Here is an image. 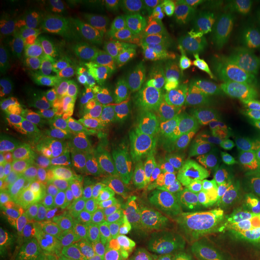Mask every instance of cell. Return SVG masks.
I'll return each mask as SVG.
<instances>
[{
  "label": "cell",
  "instance_id": "cell-1",
  "mask_svg": "<svg viewBox=\"0 0 260 260\" xmlns=\"http://www.w3.org/2000/svg\"><path fill=\"white\" fill-rule=\"evenodd\" d=\"M102 68L110 79L147 87L169 99H188L198 92L177 46L151 38L128 34L115 38Z\"/></svg>",
  "mask_w": 260,
  "mask_h": 260
},
{
  "label": "cell",
  "instance_id": "cell-2",
  "mask_svg": "<svg viewBox=\"0 0 260 260\" xmlns=\"http://www.w3.org/2000/svg\"><path fill=\"white\" fill-rule=\"evenodd\" d=\"M195 84L214 100L237 111H253L258 89L245 75L195 46H177Z\"/></svg>",
  "mask_w": 260,
  "mask_h": 260
},
{
  "label": "cell",
  "instance_id": "cell-3",
  "mask_svg": "<svg viewBox=\"0 0 260 260\" xmlns=\"http://www.w3.org/2000/svg\"><path fill=\"white\" fill-rule=\"evenodd\" d=\"M111 41L99 25L89 22L71 23L52 44L44 45L42 67L45 74L58 67L95 71L98 65L103 63Z\"/></svg>",
  "mask_w": 260,
  "mask_h": 260
},
{
  "label": "cell",
  "instance_id": "cell-4",
  "mask_svg": "<svg viewBox=\"0 0 260 260\" xmlns=\"http://www.w3.org/2000/svg\"><path fill=\"white\" fill-rule=\"evenodd\" d=\"M191 140L206 151L226 154L233 151L247 123L212 105L188 110L182 118Z\"/></svg>",
  "mask_w": 260,
  "mask_h": 260
},
{
  "label": "cell",
  "instance_id": "cell-5",
  "mask_svg": "<svg viewBox=\"0 0 260 260\" xmlns=\"http://www.w3.org/2000/svg\"><path fill=\"white\" fill-rule=\"evenodd\" d=\"M44 46L28 44L17 35L6 38L0 51V79L3 89L18 90L31 87L45 76Z\"/></svg>",
  "mask_w": 260,
  "mask_h": 260
},
{
  "label": "cell",
  "instance_id": "cell-6",
  "mask_svg": "<svg viewBox=\"0 0 260 260\" xmlns=\"http://www.w3.org/2000/svg\"><path fill=\"white\" fill-rule=\"evenodd\" d=\"M74 189L88 209L96 213L138 217L155 197L142 189H113L96 180L75 178Z\"/></svg>",
  "mask_w": 260,
  "mask_h": 260
},
{
  "label": "cell",
  "instance_id": "cell-7",
  "mask_svg": "<svg viewBox=\"0 0 260 260\" xmlns=\"http://www.w3.org/2000/svg\"><path fill=\"white\" fill-rule=\"evenodd\" d=\"M47 79L59 100L61 115L86 109L103 83L102 74L98 71H77L67 67L50 71Z\"/></svg>",
  "mask_w": 260,
  "mask_h": 260
},
{
  "label": "cell",
  "instance_id": "cell-8",
  "mask_svg": "<svg viewBox=\"0 0 260 260\" xmlns=\"http://www.w3.org/2000/svg\"><path fill=\"white\" fill-rule=\"evenodd\" d=\"M27 104L28 126L35 141L42 146H51L54 133L60 125L61 109L56 94L51 88L47 75L35 82Z\"/></svg>",
  "mask_w": 260,
  "mask_h": 260
},
{
  "label": "cell",
  "instance_id": "cell-9",
  "mask_svg": "<svg viewBox=\"0 0 260 260\" xmlns=\"http://www.w3.org/2000/svg\"><path fill=\"white\" fill-rule=\"evenodd\" d=\"M211 48L217 58L225 61L234 69L248 79L260 88V39L239 37L224 32L206 34Z\"/></svg>",
  "mask_w": 260,
  "mask_h": 260
},
{
  "label": "cell",
  "instance_id": "cell-10",
  "mask_svg": "<svg viewBox=\"0 0 260 260\" xmlns=\"http://www.w3.org/2000/svg\"><path fill=\"white\" fill-rule=\"evenodd\" d=\"M211 161L243 207L255 212L260 207V165L245 161L230 153L216 155Z\"/></svg>",
  "mask_w": 260,
  "mask_h": 260
},
{
  "label": "cell",
  "instance_id": "cell-11",
  "mask_svg": "<svg viewBox=\"0 0 260 260\" xmlns=\"http://www.w3.org/2000/svg\"><path fill=\"white\" fill-rule=\"evenodd\" d=\"M94 98L102 106L107 124L116 138L135 146L146 140V126L133 104L115 90H98Z\"/></svg>",
  "mask_w": 260,
  "mask_h": 260
},
{
  "label": "cell",
  "instance_id": "cell-12",
  "mask_svg": "<svg viewBox=\"0 0 260 260\" xmlns=\"http://www.w3.org/2000/svg\"><path fill=\"white\" fill-rule=\"evenodd\" d=\"M59 128L63 142L106 145L115 138L95 98L82 111L61 115Z\"/></svg>",
  "mask_w": 260,
  "mask_h": 260
},
{
  "label": "cell",
  "instance_id": "cell-13",
  "mask_svg": "<svg viewBox=\"0 0 260 260\" xmlns=\"http://www.w3.org/2000/svg\"><path fill=\"white\" fill-rule=\"evenodd\" d=\"M25 168L24 136L19 123L5 110L0 117V178L12 184Z\"/></svg>",
  "mask_w": 260,
  "mask_h": 260
},
{
  "label": "cell",
  "instance_id": "cell-14",
  "mask_svg": "<svg viewBox=\"0 0 260 260\" xmlns=\"http://www.w3.org/2000/svg\"><path fill=\"white\" fill-rule=\"evenodd\" d=\"M139 152L135 146L115 136L106 144L105 158L96 181L107 188L125 189L133 177V160Z\"/></svg>",
  "mask_w": 260,
  "mask_h": 260
},
{
  "label": "cell",
  "instance_id": "cell-15",
  "mask_svg": "<svg viewBox=\"0 0 260 260\" xmlns=\"http://www.w3.org/2000/svg\"><path fill=\"white\" fill-rule=\"evenodd\" d=\"M117 18L122 28L148 38L155 35L164 28V16L157 3L149 0H125L116 6Z\"/></svg>",
  "mask_w": 260,
  "mask_h": 260
},
{
  "label": "cell",
  "instance_id": "cell-16",
  "mask_svg": "<svg viewBox=\"0 0 260 260\" xmlns=\"http://www.w3.org/2000/svg\"><path fill=\"white\" fill-rule=\"evenodd\" d=\"M34 220L30 201L19 193H10L0 199V241L2 245L27 235Z\"/></svg>",
  "mask_w": 260,
  "mask_h": 260
},
{
  "label": "cell",
  "instance_id": "cell-17",
  "mask_svg": "<svg viewBox=\"0 0 260 260\" xmlns=\"http://www.w3.org/2000/svg\"><path fill=\"white\" fill-rule=\"evenodd\" d=\"M71 260H126L117 248L113 232L102 228H84L74 236Z\"/></svg>",
  "mask_w": 260,
  "mask_h": 260
},
{
  "label": "cell",
  "instance_id": "cell-18",
  "mask_svg": "<svg viewBox=\"0 0 260 260\" xmlns=\"http://www.w3.org/2000/svg\"><path fill=\"white\" fill-rule=\"evenodd\" d=\"M106 153V145L86 142H63L59 160L64 167L81 176L99 174Z\"/></svg>",
  "mask_w": 260,
  "mask_h": 260
},
{
  "label": "cell",
  "instance_id": "cell-19",
  "mask_svg": "<svg viewBox=\"0 0 260 260\" xmlns=\"http://www.w3.org/2000/svg\"><path fill=\"white\" fill-rule=\"evenodd\" d=\"M178 154L174 146L158 141L145 151H140L133 160V178L144 183L165 169L178 164Z\"/></svg>",
  "mask_w": 260,
  "mask_h": 260
},
{
  "label": "cell",
  "instance_id": "cell-20",
  "mask_svg": "<svg viewBox=\"0 0 260 260\" xmlns=\"http://www.w3.org/2000/svg\"><path fill=\"white\" fill-rule=\"evenodd\" d=\"M174 201L169 198H154L148 206L135 217L142 229L145 243L157 245L168 239Z\"/></svg>",
  "mask_w": 260,
  "mask_h": 260
},
{
  "label": "cell",
  "instance_id": "cell-21",
  "mask_svg": "<svg viewBox=\"0 0 260 260\" xmlns=\"http://www.w3.org/2000/svg\"><path fill=\"white\" fill-rule=\"evenodd\" d=\"M191 183L209 187L217 195V216L214 218L232 219L240 211V201L224 183L217 169L210 167L195 168L191 172Z\"/></svg>",
  "mask_w": 260,
  "mask_h": 260
},
{
  "label": "cell",
  "instance_id": "cell-22",
  "mask_svg": "<svg viewBox=\"0 0 260 260\" xmlns=\"http://www.w3.org/2000/svg\"><path fill=\"white\" fill-rule=\"evenodd\" d=\"M237 235L230 219L214 218L200 243V260H216L228 249L237 247Z\"/></svg>",
  "mask_w": 260,
  "mask_h": 260
},
{
  "label": "cell",
  "instance_id": "cell-23",
  "mask_svg": "<svg viewBox=\"0 0 260 260\" xmlns=\"http://www.w3.org/2000/svg\"><path fill=\"white\" fill-rule=\"evenodd\" d=\"M191 172L184 164L170 167L142 183V190L151 197L169 198L186 189L191 181Z\"/></svg>",
  "mask_w": 260,
  "mask_h": 260
},
{
  "label": "cell",
  "instance_id": "cell-24",
  "mask_svg": "<svg viewBox=\"0 0 260 260\" xmlns=\"http://www.w3.org/2000/svg\"><path fill=\"white\" fill-rule=\"evenodd\" d=\"M195 232H197V218L194 211L186 201L175 200L170 224H169L168 239L190 248Z\"/></svg>",
  "mask_w": 260,
  "mask_h": 260
},
{
  "label": "cell",
  "instance_id": "cell-25",
  "mask_svg": "<svg viewBox=\"0 0 260 260\" xmlns=\"http://www.w3.org/2000/svg\"><path fill=\"white\" fill-rule=\"evenodd\" d=\"M113 240H115L117 248L125 256L126 260L132 259V256L145 243L144 234H142L139 220L135 218L119 225L113 232Z\"/></svg>",
  "mask_w": 260,
  "mask_h": 260
},
{
  "label": "cell",
  "instance_id": "cell-26",
  "mask_svg": "<svg viewBox=\"0 0 260 260\" xmlns=\"http://www.w3.org/2000/svg\"><path fill=\"white\" fill-rule=\"evenodd\" d=\"M230 154L252 164L260 165V126L246 124L241 138Z\"/></svg>",
  "mask_w": 260,
  "mask_h": 260
},
{
  "label": "cell",
  "instance_id": "cell-27",
  "mask_svg": "<svg viewBox=\"0 0 260 260\" xmlns=\"http://www.w3.org/2000/svg\"><path fill=\"white\" fill-rule=\"evenodd\" d=\"M237 239V247L248 258L260 260V218H251L248 225Z\"/></svg>",
  "mask_w": 260,
  "mask_h": 260
},
{
  "label": "cell",
  "instance_id": "cell-28",
  "mask_svg": "<svg viewBox=\"0 0 260 260\" xmlns=\"http://www.w3.org/2000/svg\"><path fill=\"white\" fill-rule=\"evenodd\" d=\"M0 260H51V258L39 243L24 242L6 248Z\"/></svg>",
  "mask_w": 260,
  "mask_h": 260
},
{
  "label": "cell",
  "instance_id": "cell-29",
  "mask_svg": "<svg viewBox=\"0 0 260 260\" xmlns=\"http://www.w3.org/2000/svg\"><path fill=\"white\" fill-rule=\"evenodd\" d=\"M189 249L176 241L165 239L154 246V260H187Z\"/></svg>",
  "mask_w": 260,
  "mask_h": 260
},
{
  "label": "cell",
  "instance_id": "cell-30",
  "mask_svg": "<svg viewBox=\"0 0 260 260\" xmlns=\"http://www.w3.org/2000/svg\"><path fill=\"white\" fill-rule=\"evenodd\" d=\"M193 198L199 209L217 216V195L211 188L193 184Z\"/></svg>",
  "mask_w": 260,
  "mask_h": 260
},
{
  "label": "cell",
  "instance_id": "cell-31",
  "mask_svg": "<svg viewBox=\"0 0 260 260\" xmlns=\"http://www.w3.org/2000/svg\"><path fill=\"white\" fill-rule=\"evenodd\" d=\"M245 253H243L239 247H234L222 253L216 260H242L245 258Z\"/></svg>",
  "mask_w": 260,
  "mask_h": 260
},
{
  "label": "cell",
  "instance_id": "cell-32",
  "mask_svg": "<svg viewBox=\"0 0 260 260\" xmlns=\"http://www.w3.org/2000/svg\"><path fill=\"white\" fill-rule=\"evenodd\" d=\"M242 260H252L251 258H248V256H247V255H245V258H243Z\"/></svg>",
  "mask_w": 260,
  "mask_h": 260
},
{
  "label": "cell",
  "instance_id": "cell-33",
  "mask_svg": "<svg viewBox=\"0 0 260 260\" xmlns=\"http://www.w3.org/2000/svg\"><path fill=\"white\" fill-rule=\"evenodd\" d=\"M259 123H260V115H259Z\"/></svg>",
  "mask_w": 260,
  "mask_h": 260
}]
</instances>
